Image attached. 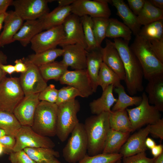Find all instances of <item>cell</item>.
Segmentation results:
<instances>
[{
    "mask_svg": "<svg viewBox=\"0 0 163 163\" xmlns=\"http://www.w3.org/2000/svg\"><path fill=\"white\" fill-rule=\"evenodd\" d=\"M113 43L121 59L125 72L124 81L129 94L133 96L144 89L143 72L140 64L129 45V42L121 38Z\"/></svg>",
    "mask_w": 163,
    "mask_h": 163,
    "instance_id": "1",
    "label": "cell"
},
{
    "mask_svg": "<svg viewBox=\"0 0 163 163\" xmlns=\"http://www.w3.org/2000/svg\"><path fill=\"white\" fill-rule=\"evenodd\" d=\"M109 113L103 112L88 117L84 124L86 135L89 156L102 153L107 134L110 129Z\"/></svg>",
    "mask_w": 163,
    "mask_h": 163,
    "instance_id": "2",
    "label": "cell"
},
{
    "mask_svg": "<svg viewBox=\"0 0 163 163\" xmlns=\"http://www.w3.org/2000/svg\"><path fill=\"white\" fill-rule=\"evenodd\" d=\"M129 46L140 64L145 79L163 73V63L152 51L146 40L137 35Z\"/></svg>",
    "mask_w": 163,
    "mask_h": 163,
    "instance_id": "3",
    "label": "cell"
},
{
    "mask_svg": "<svg viewBox=\"0 0 163 163\" xmlns=\"http://www.w3.org/2000/svg\"><path fill=\"white\" fill-rule=\"evenodd\" d=\"M57 109L56 103L40 101L35 112L31 127L33 130L44 136L56 135Z\"/></svg>",
    "mask_w": 163,
    "mask_h": 163,
    "instance_id": "4",
    "label": "cell"
},
{
    "mask_svg": "<svg viewBox=\"0 0 163 163\" xmlns=\"http://www.w3.org/2000/svg\"><path fill=\"white\" fill-rule=\"evenodd\" d=\"M80 109V103L75 99L58 106L56 135L62 142L66 140L79 123L77 113Z\"/></svg>",
    "mask_w": 163,
    "mask_h": 163,
    "instance_id": "5",
    "label": "cell"
},
{
    "mask_svg": "<svg viewBox=\"0 0 163 163\" xmlns=\"http://www.w3.org/2000/svg\"><path fill=\"white\" fill-rule=\"evenodd\" d=\"M62 150L65 160L69 163H77L87 155L88 142L84 124L79 123Z\"/></svg>",
    "mask_w": 163,
    "mask_h": 163,
    "instance_id": "6",
    "label": "cell"
},
{
    "mask_svg": "<svg viewBox=\"0 0 163 163\" xmlns=\"http://www.w3.org/2000/svg\"><path fill=\"white\" fill-rule=\"evenodd\" d=\"M142 101L137 107L126 109L130 121L132 131L144 125H151L157 122L161 118V114L155 107L150 104L146 94H142Z\"/></svg>",
    "mask_w": 163,
    "mask_h": 163,
    "instance_id": "7",
    "label": "cell"
},
{
    "mask_svg": "<svg viewBox=\"0 0 163 163\" xmlns=\"http://www.w3.org/2000/svg\"><path fill=\"white\" fill-rule=\"evenodd\" d=\"M25 95L19 78L5 77L0 82V109L13 113Z\"/></svg>",
    "mask_w": 163,
    "mask_h": 163,
    "instance_id": "8",
    "label": "cell"
},
{
    "mask_svg": "<svg viewBox=\"0 0 163 163\" xmlns=\"http://www.w3.org/2000/svg\"><path fill=\"white\" fill-rule=\"evenodd\" d=\"M15 138L16 143L13 149L14 152L27 148L53 149L55 146V143L49 137L39 134L29 126H21Z\"/></svg>",
    "mask_w": 163,
    "mask_h": 163,
    "instance_id": "9",
    "label": "cell"
},
{
    "mask_svg": "<svg viewBox=\"0 0 163 163\" xmlns=\"http://www.w3.org/2000/svg\"><path fill=\"white\" fill-rule=\"evenodd\" d=\"M110 0H74L70 5L71 13L80 17L88 16L92 18H109L111 11L108 3Z\"/></svg>",
    "mask_w": 163,
    "mask_h": 163,
    "instance_id": "10",
    "label": "cell"
},
{
    "mask_svg": "<svg viewBox=\"0 0 163 163\" xmlns=\"http://www.w3.org/2000/svg\"><path fill=\"white\" fill-rule=\"evenodd\" d=\"M51 0H15L12 5L14 11L24 21L38 19L49 12L48 3Z\"/></svg>",
    "mask_w": 163,
    "mask_h": 163,
    "instance_id": "11",
    "label": "cell"
},
{
    "mask_svg": "<svg viewBox=\"0 0 163 163\" xmlns=\"http://www.w3.org/2000/svg\"><path fill=\"white\" fill-rule=\"evenodd\" d=\"M65 37L62 24L37 34L30 41L31 48L36 53L55 48L61 43Z\"/></svg>",
    "mask_w": 163,
    "mask_h": 163,
    "instance_id": "12",
    "label": "cell"
},
{
    "mask_svg": "<svg viewBox=\"0 0 163 163\" xmlns=\"http://www.w3.org/2000/svg\"><path fill=\"white\" fill-rule=\"evenodd\" d=\"M27 67V70L21 73L19 82L25 96L40 93L47 86L43 78L38 67L22 59Z\"/></svg>",
    "mask_w": 163,
    "mask_h": 163,
    "instance_id": "13",
    "label": "cell"
},
{
    "mask_svg": "<svg viewBox=\"0 0 163 163\" xmlns=\"http://www.w3.org/2000/svg\"><path fill=\"white\" fill-rule=\"evenodd\" d=\"M59 81L61 84L66 85L77 89L82 97H88L94 93L86 69L68 70Z\"/></svg>",
    "mask_w": 163,
    "mask_h": 163,
    "instance_id": "14",
    "label": "cell"
},
{
    "mask_svg": "<svg viewBox=\"0 0 163 163\" xmlns=\"http://www.w3.org/2000/svg\"><path fill=\"white\" fill-rule=\"evenodd\" d=\"M65 37L59 46L78 44L86 50L87 45L85 39L80 17L71 13L62 24Z\"/></svg>",
    "mask_w": 163,
    "mask_h": 163,
    "instance_id": "15",
    "label": "cell"
},
{
    "mask_svg": "<svg viewBox=\"0 0 163 163\" xmlns=\"http://www.w3.org/2000/svg\"><path fill=\"white\" fill-rule=\"evenodd\" d=\"M39 94L25 96L14 109L13 113L22 126L31 127L37 107L40 101Z\"/></svg>",
    "mask_w": 163,
    "mask_h": 163,
    "instance_id": "16",
    "label": "cell"
},
{
    "mask_svg": "<svg viewBox=\"0 0 163 163\" xmlns=\"http://www.w3.org/2000/svg\"><path fill=\"white\" fill-rule=\"evenodd\" d=\"M62 47L63 52L61 61L63 64L75 70L86 69L87 52L83 46L75 44Z\"/></svg>",
    "mask_w": 163,
    "mask_h": 163,
    "instance_id": "17",
    "label": "cell"
},
{
    "mask_svg": "<svg viewBox=\"0 0 163 163\" xmlns=\"http://www.w3.org/2000/svg\"><path fill=\"white\" fill-rule=\"evenodd\" d=\"M149 125L128 137L119 152L123 157L145 152L147 149L145 141L149 134Z\"/></svg>",
    "mask_w": 163,
    "mask_h": 163,
    "instance_id": "18",
    "label": "cell"
},
{
    "mask_svg": "<svg viewBox=\"0 0 163 163\" xmlns=\"http://www.w3.org/2000/svg\"><path fill=\"white\" fill-rule=\"evenodd\" d=\"M106 45L101 47L103 62L114 72L121 80H124L125 74L121 59L113 42L106 39Z\"/></svg>",
    "mask_w": 163,
    "mask_h": 163,
    "instance_id": "19",
    "label": "cell"
},
{
    "mask_svg": "<svg viewBox=\"0 0 163 163\" xmlns=\"http://www.w3.org/2000/svg\"><path fill=\"white\" fill-rule=\"evenodd\" d=\"M24 21L14 11L7 12L3 30L0 34V47L14 42V37L21 28Z\"/></svg>",
    "mask_w": 163,
    "mask_h": 163,
    "instance_id": "20",
    "label": "cell"
},
{
    "mask_svg": "<svg viewBox=\"0 0 163 163\" xmlns=\"http://www.w3.org/2000/svg\"><path fill=\"white\" fill-rule=\"evenodd\" d=\"M145 91L149 104L159 111H163V73L153 76L148 80Z\"/></svg>",
    "mask_w": 163,
    "mask_h": 163,
    "instance_id": "21",
    "label": "cell"
},
{
    "mask_svg": "<svg viewBox=\"0 0 163 163\" xmlns=\"http://www.w3.org/2000/svg\"><path fill=\"white\" fill-rule=\"evenodd\" d=\"M43 30L42 23L40 18L35 20L26 21L14 36V42L18 41L23 46L25 47L30 43L32 39L36 35Z\"/></svg>",
    "mask_w": 163,
    "mask_h": 163,
    "instance_id": "22",
    "label": "cell"
},
{
    "mask_svg": "<svg viewBox=\"0 0 163 163\" xmlns=\"http://www.w3.org/2000/svg\"><path fill=\"white\" fill-rule=\"evenodd\" d=\"M111 4L116 8V14L122 19L123 23L130 29L132 34L137 36L141 28L137 21V16L123 0H112Z\"/></svg>",
    "mask_w": 163,
    "mask_h": 163,
    "instance_id": "23",
    "label": "cell"
},
{
    "mask_svg": "<svg viewBox=\"0 0 163 163\" xmlns=\"http://www.w3.org/2000/svg\"><path fill=\"white\" fill-rule=\"evenodd\" d=\"M114 88L112 85H109L103 91L100 97L90 103V109L92 114L98 115L111 111V107L117 100L113 94Z\"/></svg>",
    "mask_w": 163,
    "mask_h": 163,
    "instance_id": "24",
    "label": "cell"
},
{
    "mask_svg": "<svg viewBox=\"0 0 163 163\" xmlns=\"http://www.w3.org/2000/svg\"><path fill=\"white\" fill-rule=\"evenodd\" d=\"M87 52L86 70L91 81L94 93L96 92L97 87V78L101 64L103 62L101 49Z\"/></svg>",
    "mask_w": 163,
    "mask_h": 163,
    "instance_id": "25",
    "label": "cell"
},
{
    "mask_svg": "<svg viewBox=\"0 0 163 163\" xmlns=\"http://www.w3.org/2000/svg\"><path fill=\"white\" fill-rule=\"evenodd\" d=\"M71 13L70 5L65 7L58 6L40 18L43 30L62 25L66 18Z\"/></svg>",
    "mask_w": 163,
    "mask_h": 163,
    "instance_id": "26",
    "label": "cell"
},
{
    "mask_svg": "<svg viewBox=\"0 0 163 163\" xmlns=\"http://www.w3.org/2000/svg\"><path fill=\"white\" fill-rule=\"evenodd\" d=\"M129 133H123L110 129L107 134L102 153H119L128 138Z\"/></svg>",
    "mask_w": 163,
    "mask_h": 163,
    "instance_id": "27",
    "label": "cell"
},
{
    "mask_svg": "<svg viewBox=\"0 0 163 163\" xmlns=\"http://www.w3.org/2000/svg\"><path fill=\"white\" fill-rule=\"evenodd\" d=\"M109 122L111 129L123 133L132 131L131 123L126 110L111 111L109 113Z\"/></svg>",
    "mask_w": 163,
    "mask_h": 163,
    "instance_id": "28",
    "label": "cell"
},
{
    "mask_svg": "<svg viewBox=\"0 0 163 163\" xmlns=\"http://www.w3.org/2000/svg\"><path fill=\"white\" fill-rule=\"evenodd\" d=\"M132 32L123 23L115 18H109L106 37L111 38H121L129 42L132 38Z\"/></svg>",
    "mask_w": 163,
    "mask_h": 163,
    "instance_id": "29",
    "label": "cell"
},
{
    "mask_svg": "<svg viewBox=\"0 0 163 163\" xmlns=\"http://www.w3.org/2000/svg\"><path fill=\"white\" fill-rule=\"evenodd\" d=\"M38 67L43 78L47 82L51 79L59 81L68 70V67L61 61H54Z\"/></svg>",
    "mask_w": 163,
    "mask_h": 163,
    "instance_id": "30",
    "label": "cell"
},
{
    "mask_svg": "<svg viewBox=\"0 0 163 163\" xmlns=\"http://www.w3.org/2000/svg\"><path fill=\"white\" fill-rule=\"evenodd\" d=\"M114 91L118 95V98L111 110L116 111L126 110L127 107L133 105L138 106L142 101V96H131L126 92L124 87L121 84L115 87Z\"/></svg>",
    "mask_w": 163,
    "mask_h": 163,
    "instance_id": "31",
    "label": "cell"
},
{
    "mask_svg": "<svg viewBox=\"0 0 163 163\" xmlns=\"http://www.w3.org/2000/svg\"><path fill=\"white\" fill-rule=\"evenodd\" d=\"M24 150L36 163H50L60 156L59 152L52 148H27Z\"/></svg>",
    "mask_w": 163,
    "mask_h": 163,
    "instance_id": "32",
    "label": "cell"
},
{
    "mask_svg": "<svg viewBox=\"0 0 163 163\" xmlns=\"http://www.w3.org/2000/svg\"><path fill=\"white\" fill-rule=\"evenodd\" d=\"M162 19H163V10L154 7L147 0L137 16L138 22L141 26H145Z\"/></svg>",
    "mask_w": 163,
    "mask_h": 163,
    "instance_id": "33",
    "label": "cell"
},
{
    "mask_svg": "<svg viewBox=\"0 0 163 163\" xmlns=\"http://www.w3.org/2000/svg\"><path fill=\"white\" fill-rule=\"evenodd\" d=\"M63 52L62 49L55 48L30 54L25 59L39 67L54 61L57 58L62 56Z\"/></svg>",
    "mask_w": 163,
    "mask_h": 163,
    "instance_id": "34",
    "label": "cell"
},
{
    "mask_svg": "<svg viewBox=\"0 0 163 163\" xmlns=\"http://www.w3.org/2000/svg\"><path fill=\"white\" fill-rule=\"evenodd\" d=\"M121 80L117 75L104 63L101 64L97 78V85L103 91L112 85L117 87L121 85Z\"/></svg>",
    "mask_w": 163,
    "mask_h": 163,
    "instance_id": "35",
    "label": "cell"
},
{
    "mask_svg": "<svg viewBox=\"0 0 163 163\" xmlns=\"http://www.w3.org/2000/svg\"><path fill=\"white\" fill-rule=\"evenodd\" d=\"M21 125L12 113L0 109V129L15 137Z\"/></svg>",
    "mask_w": 163,
    "mask_h": 163,
    "instance_id": "36",
    "label": "cell"
},
{
    "mask_svg": "<svg viewBox=\"0 0 163 163\" xmlns=\"http://www.w3.org/2000/svg\"><path fill=\"white\" fill-rule=\"evenodd\" d=\"M137 35L146 40L163 39V19L143 26Z\"/></svg>",
    "mask_w": 163,
    "mask_h": 163,
    "instance_id": "37",
    "label": "cell"
},
{
    "mask_svg": "<svg viewBox=\"0 0 163 163\" xmlns=\"http://www.w3.org/2000/svg\"><path fill=\"white\" fill-rule=\"evenodd\" d=\"M80 18L87 45L86 51L90 52L100 48L97 45L94 36L92 18L88 16H84Z\"/></svg>",
    "mask_w": 163,
    "mask_h": 163,
    "instance_id": "38",
    "label": "cell"
},
{
    "mask_svg": "<svg viewBox=\"0 0 163 163\" xmlns=\"http://www.w3.org/2000/svg\"><path fill=\"white\" fill-rule=\"evenodd\" d=\"M92 19L95 39L98 47L100 48L101 47V44L103 41L106 37L109 18L98 17L92 18Z\"/></svg>",
    "mask_w": 163,
    "mask_h": 163,
    "instance_id": "39",
    "label": "cell"
},
{
    "mask_svg": "<svg viewBox=\"0 0 163 163\" xmlns=\"http://www.w3.org/2000/svg\"><path fill=\"white\" fill-rule=\"evenodd\" d=\"M122 157L119 153L107 154L102 153L93 156L87 154L77 163H116Z\"/></svg>",
    "mask_w": 163,
    "mask_h": 163,
    "instance_id": "40",
    "label": "cell"
},
{
    "mask_svg": "<svg viewBox=\"0 0 163 163\" xmlns=\"http://www.w3.org/2000/svg\"><path fill=\"white\" fill-rule=\"evenodd\" d=\"M78 96L81 97V95L77 89L69 86L63 87L58 90L57 99L56 104L58 106L75 99Z\"/></svg>",
    "mask_w": 163,
    "mask_h": 163,
    "instance_id": "41",
    "label": "cell"
},
{
    "mask_svg": "<svg viewBox=\"0 0 163 163\" xmlns=\"http://www.w3.org/2000/svg\"><path fill=\"white\" fill-rule=\"evenodd\" d=\"M58 90L54 85L50 84L39 93V99L40 101L56 103L57 99Z\"/></svg>",
    "mask_w": 163,
    "mask_h": 163,
    "instance_id": "42",
    "label": "cell"
},
{
    "mask_svg": "<svg viewBox=\"0 0 163 163\" xmlns=\"http://www.w3.org/2000/svg\"><path fill=\"white\" fill-rule=\"evenodd\" d=\"M9 155L8 159L11 163H36L24 150L12 152Z\"/></svg>",
    "mask_w": 163,
    "mask_h": 163,
    "instance_id": "43",
    "label": "cell"
},
{
    "mask_svg": "<svg viewBox=\"0 0 163 163\" xmlns=\"http://www.w3.org/2000/svg\"><path fill=\"white\" fill-rule=\"evenodd\" d=\"M146 40L152 51L158 59L163 63V38Z\"/></svg>",
    "mask_w": 163,
    "mask_h": 163,
    "instance_id": "44",
    "label": "cell"
},
{
    "mask_svg": "<svg viewBox=\"0 0 163 163\" xmlns=\"http://www.w3.org/2000/svg\"><path fill=\"white\" fill-rule=\"evenodd\" d=\"M154 159L147 157L144 152L123 157V163H153Z\"/></svg>",
    "mask_w": 163,
    "mask_h": 163,
    "instance_id": "45",
    "label": "cell"
},
{
    "mask_svg": "<svg viewBox=\"0 0 163 163\" xmlns=\"http://www.w3.org/2000/svg\"><path fill=\"white\" fill-rule=\"evenodd\" d=\"M149 134L155 138L163 139V118H161L154 124L149 125Z\"/></svg>",
    "mask_w": 163,
    "mask_h": 163,
    "instance_id": "46",
    "label": "cell"
},
{
    "mask_svg": "<svg viewBox=\"0 0 163 163\" xmlns=\"http://www.w3.org/2000/svg\"><path fill=\"white\" fill-rule=\"evenodd\" d=\"M0 143L4 146L5 154H9L13 152V149L16 143L15 137L6 134L0 138Z\"/></svg>",
    "mask_w": 163,
    "mask_h": 163,
    "instance_id": "47",
    "label": "cell"
},
{
    "mask_svg": "<svg viewBox=\"0 0 163 163\" xmlns=\"http://www.w3.org/2000/svg\"><path fill=\"white\" fill-rule=\"evenodd\" d=\"M146 0H127L129 7L137 16L142 9Z\"/></svg>",
    "mask_w": 163,
    "mask_h": 163,
    "instance_id": "48",
    "label": "cell"
},
{
    "mask_svg": "<svg viewBox=\"0 0 163 163\" xmlns=\"http://www.w3.org/2000/svg\"><path fill=\"white\" fill-rule=\"evenodd\" d=\"M15 72L23 73L26 72L27 67L22 59H17L14 61Z\"/></svg>",
    "mask_w": 163,
    "mask_h": 163,
    "instance_id": "49",
    "label": "cell"
},
{
    "mask_svg": "<svg viewBox=\"0 0 163 163\" xmlns=\"http://www.w3.org/2000/svg\"><path fill=\"white\" fill-rule=\"evenodd\" d=\"M7 56L3 52L0 50V82L6 77L7 74L5 72L1 67L2 64L7 63Z\"/></svg>",
    "mask_w": 163,
    "mask_h": 163,
    "instance_id": "50",
    "label": "cell"
},
{
    "mask_svg": "<svg viewBox=\"0 0 163 163\" xmlns=\"http://www.w3.org/2000/svg\"><path fill=\"white\" fill-rule=\"evenodd\" d=\"M13 0H0V14L6 13L8 7L12 5Z\"/></svg>",
    "mask_w": 163,
    "mask_h": 163,
    "instance_id": "51",
    "label": "cell"
},
{
    "mask_svg": "<svg viewBox=\"0 0 163 163\" xmlns=\"http://www.w3.org/2000/svg\"><path fill=\"white\" fill-rule=\"evenodd\" d=\"M151 153L153 158H155L163 152V146L161 144L156 145L151 149Z\"/></svg>",
    "mask_w": 163,
    "mask_h": 163,
    "instance_id": "52",
    "label": "cell"
},
{
    "mask_svg": "<svg viewBox=\"0 0 163 163\" xmlns=\"http://www.w3.org/2000/svg\"><path fill=\"white\" fill-rule=\"evenodd\" d=\"M1 67L3 71L7 74L11 75L15 72L14 66L11 65L2 64Z\"/></svg>",
    "mask_w": 163,
    "mask_h": 163,
    "instance_id": "53",
    "label": "cell"
},
{
    "mask_svg": "<svg viewBox=\"0 0 163 163\" xmlns=\"http://www.w3.org/2000/svg\"><path fill=\"white\" fill-rule=\"evenodd\" d=\"M149 1L150 3L154 7L163 10V0H149Z\"/></svg>",
    "mask_w": 163,
    "mask_h": 163,
    "instance_id": "54",
    "label": "cell"
},
{
    "mask_svg": "<svg viewBox=\"0 0 163 163\" xmlns=\"http://www.w3.org/2000/svg\"><path fill=\"white\" fill-rule=\"evenodd\" d=\"M145 144L147 148L151 149L156 145L154 141L149 137L146 138L145 141Z\"/></svg>",
    "mask_w": 163,
    "mask_h": 163,
    "instance_id": "55",
    "label": "cell"
},
{
    "mask_svg": "<svg viewBox=\"0 0 163 163\" xmlns=\"http://www.w3.org/2000/svg\"><path fill=\"white\" fill-rule=\"evenodd\" d=\"M74 0H59L58 6L65 7L71 5Z\"/></svg>",
    "mask_w": 163,
    "mask_h": 163,
    "instance_id": "56",
    "label": "cell"
},
{
    "mask_svg": "<svg viewBox=\"0 0 163 163\" xmlns=\"http://www.w3.org/2000/svg\"><path fill=\"white\" fill-rule=\"evenodd\" d=\"M6 14L7 12L5 13L0 14V32L2 27L4 20Z\"/></svg>",
    "mask_w": 163,
    "mask_h": 163,
    "instance_id": "57",
    "label": "cell"
},
{
    "mask_svg": "<svg viewBox=\"0 0 163 163\" xmlns=\"http://www.w3.org/2000/svg\"><path fill=\"white\" fill-rule=\"evenodd\" d=\"M153 163H163V152L158 156L155 158Z\"/></svg>",
    "mask_w": 163,
    "mask_h": 163,
    "instance_id": "58",
    "label": "cell"
},
{
    "mask_svg": "<svg viewBox=\"0 0 163 163\" xmlns=\"http://www.w3.org/2000/svg\"><path fill=\"white\" fill-rule=\"evenodd\" d=\"M5 154V150L3 145L0 143V156Z\"/></svg>",
    "mask_w": 163,
    "mask_h": 163,
    "instance_id": "59",
    "label": "cell"
},
{
    "mask_svg": "<svg viewBox=\"0 0 163 163\" xmlns=\"http://www.w3.org/2000/svg\"><path fill=\"white\" fill-rule=\"evenodd\" d=\"M6 134V133L5 131L3 129H0V138Z\"/></svg>",
    "mask_w": 163,
    "mask_h": 163,
    "instance_id": "60",
    "label": "cell"
},
{
    "mask_svg": "<svg viewBox=\"0 0 163 163\" xmlns=\"http://www.w3.org/2000/svg\"><path fill=\"white\" fill-rule=\"evenodd\" d=\"M50 163H61L57 159V158H55L53 161H52Z\"/></svg>",
    "mask_w": 163,
    "mask_h": 163,
    "instance_id": "61",
    "label": "cell"
},
{
    "mask_svg": "<svg viewBox=\"0 0 163 163\" xmlns=\"http://www.w3.org/2000/svg\"><path fill=\"white\" fill-rule=\"evenodd\" d=\"M121 162V161H120V160L118 161H117L116 163H120Z\"/></svg>",
    "mask_w": 163,
    "mask_h": 163,
    "instance_id": "62",
    "label": "cell"
}]
</instances>
